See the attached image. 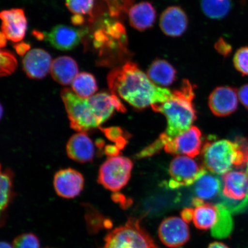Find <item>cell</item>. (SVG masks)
Returning <instances> with one entry per match:
<instances>
[{
    "mask_svg": "<svg viewBox=\"0 0 248 248\" xmlns=\"http://www.w3.org/2000/svg\"><path fill=\"white\" fill-rule=\"evenodd\" d=\"M209 106L216 116L230 115L238 107L237 90L228 86L217 88L209 96Z\"/></svg>",
    "mask_w": 248,
    "mask_h": 248,
    "instance_id": "7c38bea8",
    "label": "cell"
},
{
    "mask_svg": "<svg viewBox=\"0 0 248 248\" xmlns=\"http://www.w3.org/2000/svg\"><path fill=\"white\" fill-rule=\"evenodd\" d=\"M194 191L196 197L204 201L219 196L222 188V181L218 176L207 172L195 182Z\"/></svg>",
    "mask_w": 248,
    "mask_h": 248,
    "instance_id": "ffe728a7",
    "label": "cell"
},
{
    "mask_svg": "<svg viewBox=\"0 0 248 248\" xmlns=\"http://www.w3.org/2000/svg\"><path fill=\"white\" fill-rule=\"evenodd\" d=\"M14 172L11 170H1V213L5 212L9 204L14 197Z\"/></svg>",
    "mask_w": 248,
    "mask_h": 248,
    "instance_id": "d4e9b609",
    "label": "cell"
},
{
    "mask_svg": "<svg viewBox=\"0 0 248 248\" xmlns=\"http://www.w3.org/2000/svg\"><path fill=\"white\" fill-rule=\"evenodd\" d=\"M194 87L189 80L185 79L179 89L172 93L169 100L151 107L153 110L166 117V131L155 141L160 149L167 141L174 139L190 129L197 119L193 104Z\"/></svg>",
    "mask_w": 248,
    "mask_h": 248,
    "instance_id": "3957f363",
    "label": "cell"
},
{
    "mask_svg": "<svg viewBox=\"0 0 248 248\" xmlns=\"http://www.w3.org/2000/svg\"><path fill=\"white\" fill-rule=\"evenodd\" d=\"M233 64L242 75L248 76V46L237 49L233 57Z\"/></svg>",
    "mask_w": 248,
    "mask_h": 248,
    "instance_id": "f546056e",
    "label": "cell"
},
{
    "mask_svg": "<svg viewBox=\"0 0 248 248\" xmlns=\"http://www.w3.org/2000/svg\"><path fill=\"white\" fill-rule=\"evenodd\" d=\"M66 5L74 15L89 14L94 5V0H66Z\"/></svg>",
    "mask_w": 248,
    "mask_h": 248,
    "instance_id": "83f0119b",
    "label": "cell"
},
{
    "mask_svg": "<svg viewBox=\"0 0 248 248\" xmlns=\"http://www.w3.org/2000/svg\"><path fill=\"white\" fill-rule=\"evenodd\" d=\"M56 193L64 199H73L78 196L84 187L85 179L81 173L69 168L56 172L54 178Z\"/></svg>",
    "mask_w": 248,
    "mask_h": 248,
    "instance_id": "8fae6325",
    "label": "cell"
},
{
    "mask_svg": "<svg viewBox=\"0 0 248 248\" xmlns=\"http://www.w3.org/2000/svg\"><path fill=\"white\" fill-rule=\"evenodd\" d=\"M112 17H120L131 8L133 0H105Z\"/></svg>",
    "mask_w": 248,
    "mask_h": 248,
    "instance_id": "1f68e13d",
    "label": "cell"
},
{
    "mask_svg": "<svg viewBox=\"0 0 248 248\" xmlns=\"http://www.w3.org/2000/svg\"><path fill=\"white\" fill-rule=\"evenodd\" d=\"M66 152L68 156L76 162H91L94 156V144L85 132H79L68 141Z\"/></svg>",
    "mask_w": 248,
    "mask_h": 248,
    "instance_id": "e0dca14e",
    "label": "cell"
},
{
    "mask_svg": "<svg viewBox=\"0 0 248 248\" xmlns=\"http://www.w3.org/2000/svg\"><path fill=\"white\" fill-rule=\"evenodd\" d=\"M206 172L204 167L191 157L178 155L170 164V178L166 185L171 189L186 187L194 184Z\"/></svg>",
    "mask_w": 248,
    "mask_h": 248,
    "instance_id": "ba28073f",
    "label": "cell"
},
{
    "mask_svg": "<svg viewBox=\"0 0 248 248\" xmlns=\"http://www.w3.org/2000/svg\"><path fill=\"white\" fill-rule=\"evenodd\" d=\"M0 248H14L13 246L6 241H2L0 244Z\"/></svg>",
    "mask_w": 248,
    "mask_h": 248,
    "instance_id": "60d3db41",
    "label": "cell"
},
{
    "mask_svg": "<svg viewBox=\"0 0 248 248\" xmlns=\"http://www.w3.org/2000/svg\"><path fill=\"white\" fill-rule=\"evenodd\" d=\"M232 0H201L203 14L212 19H221L230 12Z\"/></svg>",
    "mask_w": 248,
    "mask_h": 248,
    "instance_id": "cb8c5ba5",
    "label": "cell"
},
{
    "mask_svg": "<svg viewBox=\"0 0 248 248\" xmlns=\"http://www.w3.org/2000/svg\"><path fill=\"white\" fill-rule=\"evenodd\" d=\"M204 166L214 174L224 175L234 167L244 170L248 164V141L238 139L207 142L202 150Z\"/></svg>",
    "mask_w": 248,
    "mask_h": 248,
    "instance_id": "277c9868",
    "label": "cell"
},
{
    "mask_svg": "<svg viewBox=\"0 0 248 248\" xmlns=\"http://www.w3.org/2000/svg\"><path fill=\"white\" fill-rule=\"evenodd\" d=\"M0 74L1 77H6L13 74L17 66V61L15 56L8 50H1Z\"/></svg>",
    "mask_w": 248,
    "mask_h": 248,
    "instance_id": "4316f807",
    "label": "cell"
},
{
    "mask_svg": "<svg viewBox=\"0 0 248 248\" xmlns=\"http://www.w3.org/2000/svg\"><path fill=\"white\" fill-rule=\"evenodd\" d=\"M217 206L218 207V220L213 229H216L215 233L216 236L226 237L231 234L232 226H233L230 215L231 212L221 204H219Z\"/></svg>",
    "mask_w": 248,
    "mask_h": 248,
    "instance_id": "484cf974",
    "label": "cell"
},
{
    "mask_svg": "<svg viewBox=\"0 0 248 248\" xmlns=\"http://www.w3.org/2000/svg\"><path fill=\"white\" fill-rule=\"evenodd\" d=\"M219 197L221 204L232 213L243 212L248 207V173L235 170L223 175Z\"/></svg>",
    "mask_w": 248,
    "mask_h": 248,
    "instance_id": "8992f818",
    "label": "cell"
},
{
    "mask_svg": "<svg viewBox=\"0 0 248 248\" xmlns=\"http://www.w3.org/2000/svg\"><path fill=\"white\" fill-rule=\"evenodd\" d=\"M129 22L139 31L151 29L156 18V10L150 2L143 1L132 5L128 12Z\"/></svg>",
    "mask_w": 248,
    "mask_h": 248,
    "instance_id": "ac0fdd59",
    "label": "cell"
},
{
    "mask_svg": "<svg viewBox=\"0 0 248 248\" xmlns=\"http://www.w3.org/2000/svg\"><path fill=\"white\" fill-rule=\"evenodd\" d=\"M207 248H229L227 246L220 242H214L211 243Z\"/></svg>",
    "mask_w": 248,
    "mask_h": 248,
    "instance_id": "f35d334b",
    "label": "cell"
},
{
    "mask_svg": "<svg viewBox=\"0 0 248 248\" xmlns=\"http://www.w3.org/2000/svg\"><path fill=\"white\" fill-rule=\"evenodd\" d=\"M72 91L79 97L88 98L95 94L98 90L95 77L89 73H80L71 83Z\"/></svg>",
    "mask_w": 248,
    "mask_h": 248,
    "instance_id": "603a6c76",
    "label": "cell"
},
{
    "mask_svg": "<svg viewBox=\"0 0 248 248\" xmlns=\"http://www.w3.org/2000/svg\"><path fill=\"white\" fill-rule=\"evenodd\" d=\"M238 97L241 104L248 110V84L241 87L238 92Z\"/></svg>",
    "mask_w": 248,
    "mask_h": 248,
    "instance_id": "836d02e7",
    "label": "cell"
},
{
    "mask_svg": "<svg viewBox=\"0 0 248 248\" xmlns=\"http://www.w3.org/2000/svg\"><path fill=\"white\" fill-rule=\"evenodd\" d=\"M100 248H159L141 227L138 218L130 217L125 224L108 232Z\"/></svg>",
    "mask_w": 248,
    "mask_h": 248,
    "instance_id": "5b68a950",
    "label": "cell"
},
{
    "mask_svg": "<svg viewBox=\"0 0 248 248\" xmlns=\"http://www.w3.org/2000/svg\"><path fill=\"white\" fill-rule=\"evenodd\" d=\"M106 137L109 140L114 142L116 146L122 150L128 143V141L124 137V132L119 127H110V128H100Z\"/></svg>",
    "mask_w": 248,
    "mask_h": 248,
    "instance_id": "4dcf8cb0",
    "label": "cell"
},
{
    "mask_svg": "<svg viewBox=\"0 0 248 248\" xmlns=\"http://www.w3.org/2000/svg\"><path fill=\"white\" fill-rule=\"evenodd\" d=\"M82 34L83 31L79 30L65 25H58L50 32L45 34V38L55 48L69 51L79 44Z\"/></svg>",
    "mask_w": 248,
    "mask_h": 248,
    "instance_id": "9a60e30c",
    "label": "cell"
},
{
    "mask_svg": "<svg viewBox=\"0 0 248 248\" xmlns=\"http://www.w3.org/2000/svg\"><path fill=\"white\" fill-rule=\"evenodd\" d=\"M182 218L187 223L193 220L194 210L190 208H186L182 211L181 213Z\"/></svg>",
    "mask_w": 248,
    "mask_h": 248,
    "instance_id": "8d00e7d4",
    "label": "cell"
},
{
    "mask_svg": "<svg viewBox=\"0 0 248 248\" xmlns=\"http://www.w3.org/2000/svg\"><path fill=\"white\" fill-rule=\"evenodd\" d=\"M158 234L162 243L171 248L181 247L190 238L187 223L178 217H170L161 223Z\"/></svg>",
    "mask_w": 248,
    "mask_h": 248,
    "instance_id": "30bf717a",
    "label": "cell"
},
{
    "mask_svg": "<svg viewBox=\"0 0 248 248\" xmlns=\"http://www.w3.org/2000/svg\"><path fill=\"white\" fill-rule=\"evenodd\" d=\"M218 207L211 203H204L194 210L193 222L200 230L213 229L218 220Z\"/></svg>",
    "mask_w": 248,
    "mask_h": 248,
    "instance_id": "7402d4cb",
    "label": "cell"
},
{
    "mask_svg": "<svg viewBox=\"0 0 248 248\" xmlns=\"http://www.w3.org/2000/svg\"><path fill=\"white\" fill-rule=\"evenodd\" d=\"M107 82L111 94L139 110L163 103L172 93L155 85L137 64L131 61L111 70Z\"/></svg>",
    "mask_w": 248,
    "mask_h": 248,
    "instance_id": "6da1fadb",
    "label": "cell"
},
{
    "mask_svg": "<svg viewBox=\"0 0 248 248\" xmlns=\"http://www.w3.org/2000/svg\"><path fill=\"white\" fill-rule=\"evenodd\" d=\"M202 140L200 130L192 126L190 129L167 141L164 149L167 153L173 155H184L193 158L202 150Z\"/></svg>",
    "mask_w": 248,
    "mask_h": 248,
    "instance_id": "9c48e42d",
    "label": "cell"
},
{
    "mask_svg": "<svg viewBox=\"0 0 248 248\" xmlns=\"http://www.w3.org/2000/svg\"><path fill=\"white\" fill-rule=\"evenodd\" d=\"M51 55L43 49L35 48L27 52L23 60L25 73L31 79H42L51 71Z\"/></svg>",
    "mask_w": 248,
    "mask_h": 248,
    "instance_id": "5bb4252c",
    "label": "cell"
},
{
    "mask_svg": "<svg viewBox=\"0 0 248 248\" xmlns=\"http://www.w3.org/2000/svg\"><path fill=\"white\" fill-rule=\"evenodd\" d=\"M147 76L155 84L169 86L174 82L176 71L169 62L156 60L148 68Z\"/></svg>",
    "mask_w": 248,
    "mask_h": 248,
    "instance_id": "44dd1931",
    "label": "cell"
},
{
    "mask_svg": "<svg viewBox=\"0 0 248 248\" xmlns=\"http://www.w3.org/2000/svg\"><path fill=\"white\" fill-rule=\"evenodd\" d=\"M7 37L1 32V35H0V46L1 48L4 47L7 45Z\"/></svg>",
    "mask_w": 248,
    "mask_h": 248,
    "instance_id": "ab89813d",
    "label": "cell"
},
{
    "mask_svg": "<svg viewBox=\"0 0 248 248\" xmlns=\"http://www.w3.org/2000/svg\"><path fill=\"white\" fill-rule=\"evenodd\" d=\"M133 164L128 158L114 156L108 158L99 170L98 183L107 190L119 191L128 184Z\"/></svg>",
    "mask_w": 248,
    "mask_h": 248,
    "instance_id": "52a82bcc",
    "label": "cell"
},
{
    "mask_svg": "<svg viewBox=\"0 0 248 248\" xmlns=\"http://www.w3.org/2000/svg\"><path fill=\"white\" fill-rule=\"evenodd\" d=\"M14 248H40L39 238L31 232L21 234L15 238Z\"/></svg>",
    "mask_w": 248,
    "mask_h": 248,
    "instance_id": "f1b7e54d",
    "label": "cell"
},
{
    "mask_svg": "<svg viewBox=\"0 0 248 248\" xmlns=\"http://www.w3.org/2000/svg\"><path fill=\"white\" fill-rule=\"evenodd\" d=\"M50 71L56 82L62 85H69L78 74V67L74 59L63 56L52 61Z\"/></svg>",
    "mask_w": 248,
    "mask_h": 248,
    "instance_id": "d6986e66",
    "label": "cell"
},
{
    "mask_svg": "<svg viewBox=\"0 0 248 248\" xmlns=\"http://www.w3.org/2000/svg\"><path fill=\"white\" fill-rule=\"evenodd\" d=\"M30 47L31 46L29 44L24 42L18 43L14 46L16 51L17 54L20 56L27 54L28 51L30 50Z\"/></svg>",
    "mask_w": 248,
    "mask_h": 248,
    "instance_id": "e575fe53",
    "label": "cell"
},
{
    "mask_svg": "<svg viewBox=\"0 0 248 248\" xmlns=\"http://www.w3.org/2000/svg\"><path fill=\"white\" fill-rule=\"evenodd\" d=\"M61 98L70 120L71 128L86 132L98 128L112 116L114 111L125 112L126 109L116 95L101 92L88 98L79 97L72 89L65 88Z\"/></svg>",
    "mask_w": 248,
    "mask_h": 248,
    "instance_id": "7a4b0ae2",
    "label": "cell"
},
{
    "mask_svg": "<svg viewBox=\"0 0 248 248\" xmlns=\"http://www.w3.org/2000/svg\"><path fill=\"white\" fill-rule=\"evenodd\" d=\"M215 47L216 50L222 55L228 56L232 52V46L226 43L225 40L220 38L216 43Z\"/></svg>",
    "mask_w": 248,
    "mask_h": 248,
    "instance_id": "d6a6232c",
    "label": "cell"
},
{
    "mask_svg": "<svg viewBox=\"0 0 248 248\" xmlns=\"http://www.w3.org/2000/svg\"><path fill=\"white\" fill-rule=\"evenodd\" d=\"M71 21L76 26H79V25H81L84 23V18H83L82 15H74L71 17Z\"/></svg>",
    "mask_w": 248,
    "mask_h": 248,
    "instance_id": "74e56055",
    "label": "cell"
},
{
    "mask_svg": "<svg viewBox=\"0 0 248 248\" xmlns=\"http://www.w3.org/2000/svg\"><path fill=\"white\" fill-rule=\"evenodd\" d=\"M1 30L7 39L19 42L26 35L27 20L22 9H12L1 12Z\"/></svg>",
    "mask_w": 248,
    "mask_h": 248,
    "instance_id": "4fadbf2b",
    "label": "cell"
},
{
    "mask_svg": "<svg viewBox=\"0 0 248 248\" xmlns=\"http://www.w3.org/2000/svg\"><path fill=\"white\" fill-rule=\"evenodd\" d=\"M188 17L178 6H171L164 10L160 16V27L166 35L179 37L185 32L188 27Z\"/></svg>",
    "mask_w": 248,
    "mask_h": 248,
    "instance_id": "2e32d148",
    "label": "cell"
},
{
    "mask_svg": "<svg viewBox=\"0 0 248 248\" xmlns=\"http://www.w3.org/2000/svg\"><path fill=\"white\" fill-rule=\"evenodd\" d=\"M105 153L108 156L114 157L119 156L120 150L116 145H108L105 148Z\"/></svg>",
    "mask_w": 248,
    "mask_h": 248,
    "instance_id": "d590c367",
    "label": "cell"
}]
</instances>
